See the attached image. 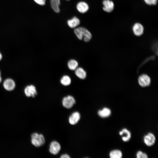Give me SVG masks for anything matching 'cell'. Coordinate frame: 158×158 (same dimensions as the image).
I'll return each mask as SVG.
<instances>
[{
  "mask_svg": "<svg viewBox=\"0 0 158 158\" xmlns=\"http://www.w3.org/2000/svg\"><path fill=\"white\" fill-rule=\"evenodd\" d=\"M68 66L71 70H75L78 68V63L75 59H71L68 63Z\"/></svg>",
  "mask_w": 158,
  "mask_h": 158,
  "instance_id": "19",
  "label": "cell"
},
{
  "mask_svg": "<svg viewBox=\"0 0 158 158\" xmlns=\"http://www.w3.org/2000/svg\"><path fill=\"white\" fill-rule=\"evenodd\" d=\"M2 58V55L1 54L0 52V61L1 59Z\"/></svg>",
  "mask_w": 158,
  "mask_h": 158,
  "instance_id": "26",
  "label": "cell"
},
{
  "mask_svg": "<svg viewBox=\"0 0 158 158\" xmlns=\"http://www.w3.org/2000/svg\"><path fill=\"white\" fill-rule=\"evenodd\" d=\"M67 23L71 28H74L79 25L80 21L76 17H74L72 19L68 20Z\"/></svg>",
  "mask_w": 158,
  "mask_h": 158,
  "instance_id": "16",
  "label": "cell"
},
{
  "mask_svg": "<svg viewBox=\"0 0 158 158\" xmlns=\"http://www.w3.org/2000/svg\"><path fill=\"white\" fill-rule=\"evenodd\" d=\"M119 134L120 135H123L122 137V139L125 142L128 141L131 137L130 132L126 128H123L119 132Z\"/></svg>",
  "mask_w": 158,
  "mask_h": 158,
  "instance_id": "12",
  "label": "cell"
},
{
  "mask_svg": "<svg viewBox=\"0 0 158 158\" xmlns=\"http://www.w3.org/2000/svg\"><path fill=\"white\" fill-rule=\"evenodd\" d=\"M103 10L107 13H111L113 11L114 8L113 2L110 0H104L102 2Z\"/></svg>",
  "mask_w": 158,
  "mask_h": 158,
  "instance_id": "8",
  "label": "cell"
},
{
  "mask_svg": "<svg viewBox=\"0 0 158 158\" xmlns=\"http://www.w3.org/2000/svg\"><path fill=\"white\" fill-rule=\"evenodd\" d=\"M138 82L142 87H145L150 85L151 82L150 77L146 74L140 75L138 78Z\"/></svg>",
  "mask_w": 158,
  "mask_h": 158,
  "instance_id": "3",
  "label": "cell"
},
{
  "mask_svg": "<svg viewBox=\"0 0 158 158\" xmlns=\"http://www.w3.org/2000/svg\"><path fill=\"white\" fill-rule=\"evenodd\" d=\"M61 147L59 143L56 141H52L49 146V151L53 155L57 154L61 150Z\"/></svg>",
  "mask_w": 158,
  "mask_h": 158,
  "instance_id": "7",
  "label": "cell"
},
{
  "mask_svg": "<svg viewBox=\"0 0 158 158\" xmlns=\"http://www.w3.org/2000/svg\"><path fill=\"white\" fill-rule=\"evenodd\" d=\"M24 93L28 97H35L37 94L35 87L32 85L27 86L25 88Z\"/></svg>",
  "mask_w": 158,
  "mask_h": 158,
  "instance_id": "5",
  "label": "cell"
},
{
  "mask_svg": "<svg viewBox=\"0 0 158 158\" xmlns=\"http://www.w3.org/2000/svg\"><path fill=\"white\" fill-rule=\"evenodd\" d=\"M70 157L67 154H62L61 157V158H70Z\"/></svg>",
  "mask_w": 158,
  "mask_h": 158,
  "instance_id": "24",
  "label": "cell"
},
{
  "mask_svg": "<svg viewBox=\"0 0 158 158\" xmlns=\"http://www.w3.org/2000/svg\"><path fill=\"white\" fill-rule=\"evenodd\" d=\"M37 4L41 5H44L45 4L46 0H34Z\"/></svg>",
  "mask_w": 158,
  "mask_h": 158,
  "instance_id": "23",
  "label": "cell"
},
{
  "mask_svg": "<svg viewBox=\"0 0 158 158\" xmlns=\"http://www.w3.org/2000/svg\"><path fill=\"white\" fill-rule=\"evenodd\" d=\"M3 86L5 89L8 91L13 90L15 87L14 81L12 79L8 78L5 80L3 83Z\"/></svg>",
  "mask_w": 158,
  "mask_h": 158,
  "instance_id": "10",
  "label": "cell"
},
{
  "mask_svg": "<svg viewBox=\"0 0 158 158\" xmlns=\"http://www.w3.org/2000/svg\"><path fill=\"white\" fill-rule=\"evenodd\" d=\"M62 103L63 107L69 109L72 108L75 104V100L73 96L68 95L63 98Z\"/></svg>",
  "mask_w": 158,
  "mask_h": 158,
  "instance_id": "4",
  "label": "cell"
},
{
  "mask_svg": "<svg viewBox=\"0 0 158 158\" xmlns=\"http://www.w3.org/2000/svg\"><path fill=\"white\" fill-rule=\"evenodd\" d=\"M97 113L100 117L105 118L108 117L111 115V111L109 108L104 107L102 109L99 110Z\"/></svg>",
  "mask_w": 158,
  "mask_h": 158,
  "instance_id": "14",
  "label": "cell"
},
{
  "mask_svg": "<svg viewBox=\"0 0 158 158\" xmlns=\"http://www.w3.org/2000/svg\"><path fill=\"white\" fill-rule=\"evenodd\" d=\"M77 8L80 12L84 13L88 11L89 9V6L85 2L81 1L77 5Z\"/></svg>",
  "mask_w": 158,
  "mask_h": 158,
  "instance_id": "13",
  "label": "cell"
},
{
  "mask_svg": "<svg viewBox=\"0 0 158 158\" xmlns=\"http://www.w3.org/2000/svg\"><path fill=\"white\" fill-rule=\"evenodd\" d=\"M80 118V114L77 111L72 113L69 118V122L72 125H74L77 123Z\"/></svg>",
  "mask_w": 158,
  "mask_h": 158,
  "instance_id": "11",
  "label": "cell"
},
{
  "mask_svg": "<svg viewBox=\"0 0 158 158\" xmlns=\"http://www.w3.org/2000/svg\"><path fill=\"white\" fill-rule=\"evenodd\" d=\"M136 157L137 158H147V155L145 153L141 151H138L136 154Z\"/></svg>",
  "mask_w": 158,
  "mask_h": 158,
  "instance_id": "21",
  "label": "cell"
},
{
  "mask_svg": "<svg viewBox=\"0 0 158 158\" xmlns=\"http://www.w3.org/2000/svg\"><path fill=\"white\" fill-rule=\"evenodd\" d=\"M32 144L37 147L43 146L45 143V139L43 135L37 133H33L31 135Z\"/></svg>",
  "mask_w": 158,
  "mask_h": 158,
  "instance_id": "2",
  "label": "cell"
},
{
  "mask_svg": "<svg viewBox=\"0 0 158 158\" xmlns=\"http://www.w3.org/2000/svg\"><path fill=\"white\" fill-rule=\"evenodd\" d=\"M61 84L64 86L69 85L71 83V80L70 77L67 75L63 76L60 80Z\"/></svg>",
  "mask_w": 158,
  "mask_h": 158,
  "instance_id": "20",
  "label": "cell"
},
{
  "mask_svg": "<svg viewBox=\"0 0 158 158\" xmlns=\"http://www.w3.org/2000/svg\"><path fill=\"white\" fill-rule=\"evenodd\" d=\"M50 2L51 7L54 11L57 13H59L60 11L59 6L60 4V0H50Z\"/></svg>",
  "mask_w": 158,
  "mask_h": 158,
  "instance_id": "17",
  "label": "cell"
},
{
  "mask_svg": "<svg viewBox=\"0 0 158 158\" xmlns=\"http://www.w3.org/2000/svg\"><path fill=\"white\" fill-rule=\"evenodd\" d=\"M145 2L149 5H155L157 3V0H144Z\"/></svg>",
  "mask_w": 158,
  "mask_h": 158,
  "instance_id": "22",
  "label": "cell"
},
{
  "mask_svg": "<svg viewBox=\"0 0 158 158\" xmlns=\"http://www.w3.org/2000/svg\"><path fill=\"white\" fill-rule=\"evenodd\" d=\"M75 70V74L78 78L82 79H85L86 78V73L83 68H77Z\"/></svg>",
  "mask_w": 158,
  "mask_h": 158,
  "instance_id": "15",
  "label": "cell"
},
{
  "mask_svg": "<svg viewBox=\"0 0 158 158\" xmlns=\"http://www.w3.org/2000/svg\"><path fill=\"white\" fill-rule=\"evenodd\" d=\"M132 30L135 35L140 36L143 34L144 28L141 24L139 23H136L133 25Z\"/></svg>",
  "mask_w": 158,
  "mask_h": 158,
  "instance_id": "9",
  "label": "cell"
},
{
  "mask_svg": "<svg viewBox=\"0 0 158 158\" xmlns=\"http://www.w3.org/2000/svg\"><path fill=\"white\" fill-rule=\"evenodd\" d=\"M1 81H2V78L1 76V72L0 71V83L1 82Z\"/></svg>",
  "mask_w": 158,
  "mask_h": 158,
  "instance_id": "25",
  "label": "cell"
},
{
  "mask_svg": "<svg viewBox=\"0 0 158 158\" xmlns=\"http://www.w3.org/2000/svg\"><path fill=\"white\" fill-rule=\"evenodd\" d=\"M74 33L80 40H83L85 42H88L91 39L92 35L90 32L84 28L80 27L75 29Z\"/></svg>",
  "mask_w": 158,
  "mask_h": 158,
  "instance_id": "1",
  "label": "cell"
},
{
  "mask_svg": "<svg viewBox=\"0 0 158 158\" xmlns=\"http://www.w3.org/2000/svg\"><path fill=\"white\" fill-rule=\"evenodd\" d=\"M109 156L111 158H121L122 157V153L119 150H114L110 151Z\"/></svg>",
  "mask_w": 158,
  "mask_h": 158,
  "instance_id": "18",
  "label": "cell"
},
{
  "mask_svg": "<svg viewBox=\"0 0 158 158\" xmlns=\"http://www.w3.org/2000/svg\"><path fill=\"white\" fill-rule=\"evenodd\" d=\"M156 140L154 135L151 133H149L144 137V141L145 145L148 146H151L155 143Z\"/></svg>",
  "mask_w": 158,
  "mask_h": 158,
  "instance_id": "6",
  "label": "cell"
}]
</instances>
